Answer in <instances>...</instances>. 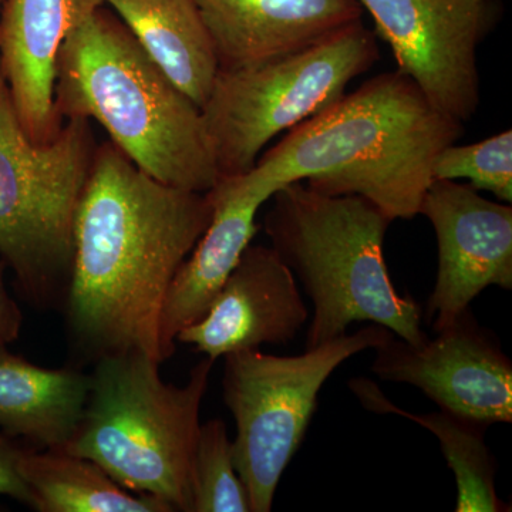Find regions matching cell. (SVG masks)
Returning a JSON list of instances; mask_svg holds the SVG:
<instances>
[{"label":"cell","mask_w":512,"mask_h":512,"mask_svg":"<svg viewBox=\"0 0 512 512\" xmlns=\"http://www.w3.org/2000/svg\"><path fill=\"white\" fill-rule=\"evenodd\" d=\"M207 194L214 207L210 225L178 269L165 296L160 322L163 362L174 355L178 333L210 309L258 232L256 214L266 202L232 178L218 181Z\"/></svg>","instance_id":"15"},{"label":"cell","mask_w":512,"mask_h":512,"mask_svg":"<svg viewBox=\"0 0 512 512\" xmlns=\"http://www.w3.org/2000/svg\"><path fill=\"white\" fill-rule=\"evenodd\" d=\"M220 70L308 49L363 18L359 0H195Z\"/></svg>","instance_id":"14"},{"label":"cell","mask_w":512,"mask_h":512,"mask_svg":"<svg viewBox=\"0 0 512 512\" xmlns=\"http://www.w3.org/2000/svg\"><path fill=\"white\" fill-rule=\"evenodd\" d=\"M106 5L171 82L201 109L220 66L195 0H106Z\"/></svg>","instance_id":"17"},{"label":"cell","mask_w":512,"mask_h":512,"mask_svg":"<svg viewBox=\"0 0 512 512\" xmlns=\"http://www.w3.org/2000/svg\"><path fill=\"white\" fill-rule=\"evenodd\" d=\"M420 345L392 338L375 349L372 372L420 389L440 407L484 429L512 421V363L470 309Z\"/></svg>","instance_id":"10"},{"label":"cell","mask_w":512,"mask_h":512,"mask_svg":"<svg viewBox=\"0 0 512 512\" xmlns=\"http://www.w3.org/2000/svg\"><path fill=\"white\" fill-rule=\"evenodd\" d=\"M57 119L96 120L144 173L171 187L208 192L218 171L201 109L106 5L64 39L57 57Z\"/></svg>","instance_id":"3"},{"label":"cell","mask_w":512,"mask_h":512,"mask_svg":"<svg viewBox=\"0 0 512 512\" xmlns=\"http://www.w3.org/2000/svg\"><path fill=\"white\" fill-rule=\"evenodd\" d=\"M266 237L313 303L306 349L342 338L353 322L382 325L410 345L429 338L420 306L397 291L384 259L392 221L359 195H325L305 183L272 195Z\"/></svg>","instance_id":"4"},{"label":"cell","mask_w":512,"mask_h":512,"mask_svg":"<svg viewBox=\"0 0 512 512\" xmlns=\"http://www.w3.org/2000/svg\"><path fill=\"white\" fill-rule=\"evenodd\" d=\"M191 512H251L232 454L227 424H201L191 463Z\"/></svg>","instance_id":"20"},{"label":"cell","mask_w":512,"mask_h":512,"mask_svg":"<svg viewBox=\"0 0 512 512\" xmlns=\"http://www.w3.org/2000/svg\"><path fill=\"white\" fill-rule=\"evenodd\" d=\"M3 3H5V0H0V9H2Z\"/></svg>","instance_id":"24"},{"label":"cell","mask_w":512,"mask_h":512,"mask_svg":"<svg viewBox=\"0 0 512 512\" xmlns=\"http://www.w3.org/2000/svg\"><path fill=\"white\" fill-rule=\"evenodd\" d=\"M349 387L370 412L402 416L420 424L437 437L448 467L456 476L457 512L508 510L495 490L497 463L485 444L484 433L487 429L441 410L429 414L406 412L390 402L370 380H350Z\"/></svg>","instance_id":"19"},{"label":"cell","mask_w":512,"mask_h":512,"mask_svg":"<svg viewBox=\"0 0 512 512\" xmlns=\"http://www.w3.org/2000/svg\"><path fill=\"white\" fill-rule=\"evenodd\" d=\"M90 375L46 369L0 346V429L46 450H62L82 420Z\"/></svg>","instance_id":"16"},{"label":"cell","mask_w":512,"mask_h":512,"mask_svg":"<svg viewBox=\"0 0 512 512\" xmlns=\"http://www.w3.org/2000/svg\"><path fill=\"white\" fill-rule=\"evenodd\" d=\"M393 335L372 323L298 356L258 349L224 356L222 396L237 423L232 454L251 512L272 510L276 488L302 444L329 376L350 357L379 348Z\"/></svg>","instance_id":"8"},{"label":"cell","mask_w":512,"mask_h":512,"mask_svg":"<svg viewBox=\"0 0 512 512\" xmlns=\"http://www.w3.org/2000/svg\"><path fill=\"white\" fill-rule=\"evenodd\" d=\"M212 214L207 192L160 183L110 140L99 144L74 218L64 298L74 348L93 362L140 352L163 363L165 296Z\"/></svg>","instance_id":"1"},{"label":"cell","mask_w":512,"mask_h":512,"mask_svg":"<svg viewBox=\"0 0 512 512\" xmlns=\"http://www.w3.org/2000/svg\"><path fill=\"white\" fill-rule=\"evenodd\" d=\"M90 120H64L49 143L30 140L0 70V255L36 306L64 302L74 218L94 153Z\"/></svg>","instance_id":"6"},{"label":"cell","mask_w":512,"mask_h":512,"mask_svg":"<svg viewBox=\"0 0 512 512\" xmlns=\"http://www.w3.org/2000/svg\"><path fill=\"white\" fill-rule=\"evenodd\" d=\"M22 323V311L6 289L3 265L0 264V346H8L19 338Z\"/></svg>","instance_id":"23"},{"label":"cell","mask_w":512,"mask_h":512,"mask_svg":"<svg viewBox=\"0 0 512 512\" xmlns=\"http://www.w3.org/2000/svg\"><path fill=\"white\" fill-rule=\"evenodd\" d=\"M20 476L40 512H173L167 501L131 494L96 463L64 450H23Z\"/></svg>","instance_id":"18"},{"label":"cell","mask_w":512,"mask_h":512,"mask_svg":"<svg viewBox=\"0 0 512 512\" xmlns=\"http://www.w3.org/2000/svg\"><path fill=\"white\" fill-rule=\"evenodd\" d=\"M214 363L205 357L175 386L144 353L100 357L82 420L62 450L92 460L128 491L191 512L192 456Z\"/></svg>","instance_id":"5"},{"label":"cell","mask_w":512,"mask_h":512,"mask_svg":"<svg viewBox=\"0 0 512 512\" xmlns=\"http://www.w3.org/2000/svg\"><path fill=\"white\" fill-rule=\"evenodd\" d=\"M419 215L439 249L436 285L427 302L434 332L447 328L488 286L512 289V207L481 197L471 185L433 180Z\"/></svg>","instance_id":"11"},{"label":"cell","mask_w":512,"mask_h":512,"mask_svg":"<svg viewBox=\"0 0 512 512\" xmlns=\"http://www.w3.org/2000/svg\"><path fill=\"white\" fill-rule=\"evenodd\" d=\"M433 180H468L477 191L512 202V131L467 146L450 144L441 150L431 167Z\"/></svg>","instance_id":"21"},{"label":"cell","mask_w":512,"mask_h":512,"mask_svg":"<svg viewBox=\"0 0 512 512\" xmlns=\"http://www.w3.org/2000/svg\"><path fill=\"white\" fill-rule=\"evenodd\" d=\"M406 74L437 109L461 121L480 104L478 46L503 8L497 0H359Z\"/></svg>","instance_id":"9"},{"label":"cell","mask_w":512,"mask_h":512,"mask_svg":"<svg viewBox=\"0 0 512 512\" xmlns=\"http://www.w3.org/2000/svg\"><path fill=\"white\" fill-rule=\"evenodd\" d=\"M463 131L406 74H377L293 127L234 180L266 201L305 183L320 194L366 198L392 222L413 220L434 160Z\"/></svg>","instance_id":"2"},{"label":"cell","mask_w":512,"mask_h":512,"mask_svg":"<svg viewBox=\"0 0 512 512\" xmlns=\"http://www.w3.org/2000/svg\"><path fill=\"white\" fill-rule=\"evenodd\" d=\"M22 454V448L0 437V495H8L32 507V493L19 471Z\"/></svg>","instance_id":"22"},{"label":"cell","mask_w":512,"mask_h":512,"mask_svg":"<svg viewBox=\"0 0 512 512\" xmlns=\"http://www.w3.org/2000/svg\"><path fill=\"white\" fill-rule=\"evenodd\" d=\"M379 59L360 20L301 52L218 70L201 107L218 181L248 174L269 141L335 103Z\"/></svg>","instance_id":"7"},{"label":"cell","mask_w":512,"mask_h":512,"mask_svg":"<svg viewBox=\"0 0 512 512\" xmlns=\"http://www.w3.org/2000/svg\"><path fill=\"white\" fill-rule=\"evenodd\" d=\"M308 318L291 269L271 247L249 245L208 312L177 340L217 360L264 343L285 345Z\"/></svg>","instance_id":"12"},{"label":"cell","mask_w":512,"mask_h":512,"mask_svg":"<svg viewBox=\"0 0 512 512\" xmlns=\"http://www.w3.org/2000/svg\"><path fill=\"white\" fill-rule=\"evenodd\" d=\"M106 0H5L0 9V70L30 140L49 143L56 116L57 57L64 39Z\"/></svg>","instance_id":"13"}]
</instances>
